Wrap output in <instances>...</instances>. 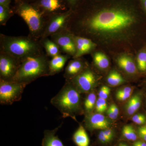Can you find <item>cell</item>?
<instances>
[{
	"label": "cell",
	"instance_id": "6da1fadb",
	"mask_svg": "<svg viewBox=\"0 0 146 146\" xmlns=\"http://www.w3.org/2000/svg\"><path fill=\"white\" fill-rule=\"evenodd\" d=\"M138 22L133 0H82L73 10L66 29L93 41H119L132 35Z\"/></svg>",
	"mask_w": 146,
	"mask_h": 146
},
{
	"label": "cell",
	"instance_id": "7a4b0ae2",
	"mask_svg": "<svg viewBox=\"0 0 146 146\" xmlns=\"http://www.w3.org/2000/svg\"><path fill=\"white\" fill-rule=\"evenodd\" d=\"M39 39L28 36H10L0 34V51L8 53L21 60L45 53Z\"/></svg>",
	"mask_w": 146,
	"mask_h": 146
},
{
	"label": "cell",
	"instance_id": "3957f363",
	"mask_svg": "<svg viewBox=\"0 0 146 146\" xmlns=\"http://www.w3.org/2000/svg\"><path fill=\"white\" fill-rule=\"evenodd\" d=\"M81 93L70 80H66L62 89L51 100L50 103L60 112L63 118L71 117L81 113Z\"/></svg>",
	"mask_w": 146,
	"mask_h": 146
},
{
	"label": "cell",
	"instance_id": "277c9868",
	"mask_svg": "<svg viewBox=\"0 0 146 146\" xmlns=\"http://www.w3.org/2000/svg\"><path fill=\"white\" fill-rule=\"evenodd\" d=\"M48 56L46 53L29 56L21 60L12 81L28 85L37 79L49 76Z\"/></svg>",
	"mask_w": 146,
	"mask_h": 146
},
{
	"label": "cell",
	"instance_id": "5b68a950",
	"mask_svg": "<svg viewBox=\"0 0 146 146\" xmlns=\"http://www.w3.org/2000/svg\"><path fill=\"white\" fill-rule=\"evenodd\" d=\"M14 1V13L25 21L29 30L30 35L40 39L48 18L32 3L24 0Z\"/></svg>",
	"mask_w": 146,
	"mask_h": 146
},
{
	"label": "cell",
	"instance_id": "8992f818",
	"mask_svg": "<svg viewBox=\"0 0 146 146\" xmlns=\"http://www.w3.org/2000/svg\"><path fill=\"white\" fill-rule=\"evenodd\" d=\"M27 84L16 81L0 80V103L11 105L22 98V94Z\"/></svg>",
	"mask_w": 146,
	"mask_h": 146
},
{
	"label": "cell",
	"instance_id": "52a82bcc",
	"mask_svg": "<svg viewBox=\"0 0 146 146\" xmlns=\"http://www.w3.org/2000/svg\"><path fill=\"white\" fill-rule=\"evenodd\" d=\"M21 63V59L8 53L0 51V80L12 81Z\"/></svg>",
	"mask_w": 146,
	"mask_h": 146
},
{
	"label": "cell",
	"instance_id": "ba28073f",
	"mask_svg": "<svg viewBox=\"0 0 146 146\" xmlns=\"http://www.w3.org/2000/svg\"><path fill=\"white\" fill-rule=\"evenodd\" d=\"M72 11V9H70L64 13L50 17L48 19L40 39L50 37L52 35L66 29Z\"/></svg>",
	"mask_w": 146,
	"mask_h": 146
},
{
	"label": "cell",
	"instance_id": "9c48e42d",
	"mask_svg": "<svg viewBox=\"0 0 146 146\" xmlns=\"http://www.w3.org/2000/svg\"><path fill=\"white\" fill-rule=\"evenodd\" d=\"M69 80L81 94H88L93 91L97 84L96 76L88 67Z\"/></svg>",
	"mask_w": 146,
	"mask_h": 146
},
{
	"label": "cell",
	"instance_id": "30bf717a",
	"mask_svg": "<svg viewBox=\"0 0 146 146\" xmlns=\"http://www.w3.org/2000/svg\"><path fill=\"white\" fill-rule=\"evenodd\" d=\"M31 3L48 18L70 9L66 0H36Z\"/></svg>",
	"mask_w": 146,
	"mask_h": 146
},
{
	"label": "cell",
	"instance_id": "8fae6325",
	"mask_svg": "<svg viewBox=\"0 0 146 146\" xmlns=\"http://www.w3.org/2000/svg\"><path fill=\"white\" fill-rule=\"evenodd\" d=\"M50 38L59 47L61 52L74 57L76 48L73 34L66 29L52 35Z\"/></svg>",
	"mask_w": 146,
	"mask_h": 146
},
{
	"label": "cell",
	"instance_id": "7c38bea8",
	"mask_svg": "<svg viewBox=\"0 0 146 146\" xmlns=\"http://www.w3.org/2000/svg\"><path fill=\"white\" fill-rule=\"evenodd\" d=\"M85 127L90 131L104 130L110 128L112 122L101 113H91L87 114L84 119Z\"/></svg>",
	"mask_w": 146,
	"mask_h": 146
},
{
	"label": "cell",
	"instance_id": "4fadbf2b",
	"mask_svg": "<svg viewBox=\"0 0 146 146\" xmlns=\"http://www.w3.org/2000/svg\"><path fill=\"white\" fill-rule=\"evenodd\" d=\"M76 48V53L73 58H78L91 52L96 46L95 42L89 38L73 34Z\"/></svg>",
	"mask_w": 146,
	"mask_h": 146
},
{
	"label": "cell",
	"instance_id": "5bb4252c",
	"mask_svg": "<svg viewBox=\"0 0 146 146\" xmlns=\"http://www.w3.org/2000/svg\"><path fill=\"white\" fill-rule=\"evenodd\" d=\"M79 58H74L68 63L63 75L66 80L72 79L87 68L84 62Z\"/></svg>",
	"mask_w": 146,
	"mask_h": 146
},
{
	"label": "cell",
	"instance_id": "9a60e30c",
	"mask_svg": "<svg viewBox=\"0 0 146 146\" xmlns=\"http://www.w3.org/2000/svg\"><path fill=\"white\" fill-rule=\"evenodd\" d=\"M70 56L60 54L52 58L49 62V76L54 75L63 70L65 63Z\"/></svg>",
	"mask_w": 146,
	"mask_h": 146
},
{
	"label": "cell",
	"instance_id": "2e32d148",
	"mask_svg": "<svg viewBox=\"0 0 146 146\" xmlns=\"http://www.w3.org/2000/svg\"><path fill=\"white\" fill-rule=\"evenodd\" d=\"M63 123L53 130H46L42 141V146H65L56 133Z\"/></svg>",
	"mask_w": 146,
	"mask_h": 146
},
{
	"label": "cell",
	"instance_id": "e0dca14e",
	"mask_svg": "<svg viewBox=\"0 0 146 146\" xmlns=\"http://www.w3.org/2000/svg\"><path fill=\"white\" fill-rule=\"evenodd\" d=\"M117 63L120 68L130 74H134L137 72V68L134 61L126 55H122L118 58Z\"/></svg>",
	"mask_w": 146,
	"mask_h": 146
},
{
	"label": "cell",
	"instance_id": "ac0fdd59",
	"mask_svg": "<svg viewBox=\"0 0 146 146\" xmlns=\"http://www.w3.org/2000/svg\"><path fill=\"white\" fill-rule=\"evenodd\" d=\"M72 140L77 146H89L90 139L85 128L80 125L72 136Z\"/></svg>",
	"mask_w": 146,
	"mask_h": 146
},
{
	"label": "cell",
	"instance_id": "d6986e66",
	"mask_svg": "<svg viewBox=\"0 0 146 146\" xmlns=\"http://www.w3.org/2000/svg\"><path fill=\"white\" fill-rule=\"evenodd\" d=\"M39 40L48 56L52 58L62 54L59 47L49 37Z\"/></svg>",
	"mask_w": 146,
	"mask_h": 146
},
{
	"label": "cell",
	"instance_id": "ffe728a7",
	"mask_svg": "<svg viewBox=\"0 0 146 146\" xmlns=\"http://www.w3.org/2000/svg\"><path fill=\"white\" fill-rule=\"evenodd\" d=\"M142 97L138 93L132 96L126 104L125 109L126 113L129 116H131L138 111L141 106Z\"/></svg>",
	"mask_w": 146,
	"mask_h": 146
},
{
	"label": "cell",
	"instance_id": "44dd1931",
	"mask_svg": "<svg viewBox=\"0 0 146 146\" xmlns=\"http://www.w3.org/2000/svg\"><path fill=\"white\" fill-rule=\"evenodd\" d=\"M121 135L123 139L130 142H135L139 138L137 131L130 125L124 126L122 129Z\"/></svg>",
	"mask_w": 146,
	"mask_h": 146
},
{
	"label": "cell",
	"instance_id": "7402d4cb",
	"mask_svg": "<svg viewBox=\"0 0 146 146\" xmlns=\"http://www.w3.org/2000/svg\"><path fill=\"white\" fill-rule=\"evenodd\" d=\"M87 94L84 102V109L86 115L92 113L97 102L96 96L94 91H91Z\"/></svg>",
	"mask_w": 146,
	"mask_h": 146
},
{
	"label": "cell",
	"instance_id": "603a6c76",
	"mask_svg": "<svg viewBox=\"0 0 146 146\" xmlns=\"http://www.w3.org/2000/svg\"><path fill=\"white\" fill-rule=\"evenodd\" d=\"M93 59L94 64L100 69H106L109 66V60L108 58L102 53H95L93 56Z\"/></svg>",
	"mask_w": 146,
	"mask_h": 146
},
{
	"label": "cell",
	"instance_id": "cb8c5ba5",
	"mask_svg": "<svg viewBox=\"0 0 146 146\" xmlns=\"http://www.w3.org/2000/svg\"><path fill=\"white\" fill-rule=\"evenodd\" d=\"M134 88L132 86H125L118 90L115 96L119 101L124 102L130 98L133 94Z\"/></svg>",
	"mask_w": 146,
	"mask_h": 146
},
{
	"label": "cell",
	"instance_id": "d4e9b609",
	"mask_svg": "<svg viewBox=\"0 0 146 146\" xmlns=\"http://www.w3.org/2000/svg\"><path fill=\"white\" fill-rule=\"evenodd\" d=\"M14 12L10 7L0 5V25L5 26Z\"/></svg>",
	"mask_w": 146,
	"mask_h": 146
},
{
	"label": "cell",
	"instance_id": "484cf974",
	"mask_svg": "<svg viewBox=\"0 0 146 146\" xmlns=\"http://www.w3.org/2000/svg\"><path fill=\"white\" fill-rule=\"evenodd\" d=\"M108 83L112 86H117L125 82V80L121 75L116 71L110 73L107 78Z\"/></svg>",
	"mask_w": 146,
	"mask_h": 146
},
{
	"label": "cell",
	"instance_id": "4316f807",
	"mask_svg": "<svg viewBox=\"0 0 146 146\" xmlns=\"http://www.w3.org/2000/svg\"><path fill=\"white\" fill-rule=\"evenodd\" d=\"M137 65L139 70L141 72L146 70V52H141L137 56Z\"/></svg>",
	"mask_w": 146,
	"mask_h": 146
},
{
	"label": "cell",
	"instance_id": "83f0119b",
	"mask_svg": "<svg viewBox=\"0 0 146 146\" xmlns=\"http://www.w3.org/2000/svg\"><path fill=\"white\" fill-rule=\"evenodd\" d=\"M108 105L106 100L99 98L97 100L95 111L97 113H102L107 110Z\"/></svg>",
	"mask_w": 146,
	"mask_h": 146
},
{
	"label": "cell",
	"instance_id": "f1b7e54d",
	"mask_svg": "<svg viewBox=\"0 0 146 146\" xmlns=\"http://www.w3.org/2000/svg\"><path fill=\"white\" fill-rule=\"evenodd\" d=\"M131 120L137 124L143 125L146 123V117L143 114H136L133 115Z\"/></svg>",
	"mask_w": 146,
	"mask_h": 146
},
{
	"label": "cell",
	"instance_id": "f546056e",
	"mask_svg": "<svg viewBox=\"0 0 146 146\" xmlns=\"http://www.w3.org/2000/svg\"><path fill=\"white\" fill-rule=\"evenodd\" d=\"M98 140L100 144L105 145H109L112 142V141L105 135L103 130H101L99 132L98 135Z\"/></svg>",
	"mask_w": 146,
	"mask_h": 146
},
{
	"label": "cell",
	"instance_id": "4dcf8cb0",
	"mask_svg": "<svg viewBox=\"0 0 146 146\" xmlns=\"http://www.w3.org/2000/svg\"><path fill=\"white\" fill-rule=\"evenodd\" d=\"M110 93V89L107 86H102L99 91V98L106 100L108 98Z\"/></svg>",
	"mask_w": 146,
	"mask_h": 146
},
{
	"label": "cell",
	"instance_id": "1f68e13d",
	"mask_svg": "<svg viewBox=\"0 0 146 146\" xmlns=\"http://www.w3.org/2000/svg\"><path fill=\"white\" fill-rule=\"evenodd\" d=\"M104 133L108 138H109L111 141H113L115 137V131L111 129V128L104 129Z\"/></svg>",
	"mask_w": 146,
	"mask_h": 146
},
{
	"label": "cell",
	"instance_id": "d6a6232c",
	"mask_svg": "<svg viewBox=\"0 0 146 146\" xmlns=\"http://www.w3.org/2000/svg\"><path fill=\"white\" fill-rule=\"evenodd\" d=\"M139 138L146 142V131L142 126L138 128L137 130Z\"/></svg>",
	"mask_w": 146,
	"mask_h": 146
},
{
	"label": "cell",
	"instance_id": "836d02e7",
	"mask_svg": "<svg viewBox=\"0 0 146 146\" xmlns=\"http://www.w3.org/2000/svg\"><path fill=\"white\" fill-rule=\"evenodd\" d=\"M66 1L69 8L73 10L80 1V0H66Z\"/></svg>",
	"mask_w": 146,
	"mask_h": 146
},
{
	"label": "cell",
	"instance_id": "e575fe53",
	"mask_svg": "<svg viewBox=\"0 0 146 146\" xmlns=\"http://www.w3.org/2000/svg\"><path fill=\"white\" fill-rule=\"evenodd\" d=\"M109 108L115 115L118 117L119 113V108H118L117 106L116 105L114 104H111Z\"/></svg>",
	"mask_w": 146,
	"mask_h": 146
},
{
	"label": "cell",
	"instance_id": "d590c367",
	"mask_svg": "<svg viewBox=\"0 0 146 146\" xmlns=\"http://www.w3.org/2000/svg\"><path fill=\"white\" fill-rule=\"evenodd\" d=\"M106 113H107V115L108 116V118L110 119H117V118L118 117L117 116L115 115L109 108L106 110Z\"/></svg>",
	"mask_w": 146,
	"mask_h": 146
},
{
	"label": "cell",
	"instance_id": "8d00e7d4",
	"mask_svg": "<svg viewBox=\"0 0 146 146\" xmlns=\"http://www.w3.org/2000/svg\"><path fill=\"white\" fill-rule=\"evenodd\" d=\"M132 146H146V142L141 139L138 140L133 142Z\"/></svg>",
	"mask_w": 146,
	"mask_h": 146
},
{
	"label": "cell",
	"instance_id": "74e56055",
	"mask_svg": "<svg viewBox=\"0 0 146 146\" xmlns=\"http://www.w3.org/2000/svg\"><path fill=\"white\" fill-rule=\"evenodd\" d=\"M12 0H0V5L10 7V4Z\"/></svg>",
	"mask_w": 146,
	"mask_h": 146
},
{
	"label": "cell",
	"instance_id": "f35d334b",
	"mask_svg": "<svg viewBox=\"0 0 146 146\" xmlns=\"http://www.w3.org/2000/svg\"><path fill=\"white\" fill-rule=\"evenodd\" d=\"M116 146H129L128 144L126 143L125 142H121L119 143Z\"/></svg>",
	"mask_w": 146,
	"mask_h": 146
},
{
	"label": "cell",
	"instance_id": "ab89813d",
	"mask_svg": "<svg viewBox=\"0 0 146 146\" xmlns=\"http://www.w3.org/2000/svg\"><path fill=\"white\" fill-rule=\"evenodd\" d=\"M143 7L146 12V0H141Z\"/></svg>",
	"mask_w": 146,
	"mask_h": 146
},
{
	"label": "cell",
	"instance_id": "60d3db41",
	"mask_svg": "<svg viewBox=\"0 0 146 146\" xmlns=\"http://www.w3.org/2000/svg\"><path fill=\"white\" fill-rule=\"evenodd\" d=\"M24 1H26L28 2L32 3L36 1V0H24Z\"/></svg>",
	"mask_w": 146,
	"mask_h": 146
},
{
	"label": "cell",
	"instance_id": "b9f144b4",
	"mask_svg": "<svg viewBox=\"0 0 146 146\" xmlns=\"http://www.w3.org/2000/svg\"><path fill=\"white\" fill-rule=\"evenodd\" d=\"M142 127L144 129V130L146 131V125H143L142 126Z\"/></svg>",
	"mask_w": 146,
	"mask_h": 146
}]
</instances>
